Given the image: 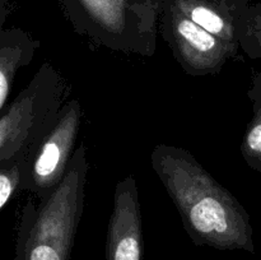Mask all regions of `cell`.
Masks as SVG:
<instances>
[{
  "label": "cell",
  "instance_id": "obj_1",
  "mask_svg": "<svg viewBox=\"0 0 261 260\" xmlns=\"http://www.w3.org/2000/svg\"><path fill=\"white\" fill-rule=\"evenodd\" d=\"M150 161L196 246L254 254L246 209L188 150L158 144Z\"/></svg>",
  "mask_w": 261,
  "mask_h": 260
},
{
  "label": "cell",
  "instance_id": "obj_2",
  "mask_svg": "<svg viewBox=\"0 0 261 260\" xmlns=\"http://www.w3.org/2000/svg\"><path fill=\"white\" fill-rule=\"evenodd\" d=\"M88 162L81 144L60 184L41 199L27 203L18 231L14 260H70L84 206Z\"/></svg>",
  "mask_w": 261,
  "mask_h": 260
},
{
  "label": "cell",
  "instance_id": "obj_3",
  "mask_svg": "<svg viewBox=\"0 0 261 260\" xmlns=\"http://www.w3.org/2000/svg\"><path fill=\"white\" fill-rule=\"evenodd\" d=\"M64 82L50 64H45L32 82L0 116V165L5 166L32 153L53 129L60 115Z\"/></svg>",
  "mask_w": 261,
  "mask_h": 260
},
{
  "label": "cell",
  "instance_id": "obj_4",
  "mask_svg": "<svg viewBox=\"0 0 261 260\" xmlns=\"http://www.w3.org/2000/svg\"><path fill=\"white\" fill-rule=\"evenodd\" d=\"M81 103L78 99L68 102L61 110L53 129L30 154L23 188L30 189L41 198L50 194L63 181L73 158L82 124Z\"/></svg>",
  "mask_w": 261,
  "mask_h": 260
},
{
  "label": "cell",
  "instance_id": "obj_5",
  "mask_svg": "<svg viewBox=\"0 0 261 260\" xmlns=\"http://www.w3.org/2000/svg\"><path fill=\"white\" fill-rule=\"evenodd\" d=\"M107 260H142L143 223L137 181L126 176L116 185L106 241Z\"/></svg>",
  "mask_w": 261,
  "mask_h": 260
},
{
  "label": "cell",
  "instance_id": "obj_6",
  "mask_svg": "<svg viewBox=\"0 0 261 260\" xmlns=\"http://www.w3.org/2000/svg\"><path fill=\"white\" fill-rule=\"evenodd\" d=\"M173 43L185 65L198 71H213L221 68L233 51L222 40L212 35L180 9L172 15Z\"/></svg>",
  "mask_w": 261,
  "mask_h": 260
},
{
  "label": "cell",
  "instance_id": "obj_7",
  "mask_svg": "<svg viewBox=\"0 0 261 260\" xmlns=\"http://www.w3.org/2000/svg\"><path fill=\"white\" fill-rule=\"evenodd\" d=\"M37 43L19 31H2L0 38V110L5 109L19 66L32 60Z\"/></svg>",
  "mask_w": 261,
  "mask_h": 260
},
{
  "label": "cell",
  "instance_id": "obj_8",
  "mask_svg": "<svg viewBox=\"0 0 261 260\" xmlns=\"http://www.w3.org/2000/svg\"><path fill=\"white\" fill-rule=\"evenodd\" d=\"M177 9L188 15L196 24L223 41L232 51L236 48L233 27L218 10L209 7L205 3L195 0H181L177 3Z\"/></svg>",
  "mask_w": 261,
  "mask_h": 260
},
{
  "label": "cell",
  "instance_id": "obj_9",
  "mask_svg": "<svg viewBox=\"0 0 261 260\" xmlns=\"http://www.w3.org/2000/svg\"><path fill=\"white\" fill-rule=\"evenodd\" d=\"M247 94L252 102L254 117L242 140L241 153L245 162L252 170L261 172V73L254 74L252 86Z\"/></svg>",
  "mask_w": 261,
  "mask_h": 260
},
{
  "label": "cell",
  "instance_id": "obj_10",
  "mask_svg": "<svg viewBox=\"0 0 261 260\" xmlns=\"http://www.w3.org/2000/svg\"><path fill=\"white\" fill-rule=\"evenodd\" d=\"M89 14L105 28L120 31L125 19V0H81Z\"/></svg>",
  "mask_w": 261,
  "mask_h": 260
},
{
  "label": "cell",
  "instance_id": "obj_11",
  "mask_svg": "<svg viewBox=\"0 0 261 260\" xmlns=\"http://www.w3.org/2000/svg\"><path fill=\"white\" fill-rule=\"evenodd\" d=\"M25 171H27L25 158L0 167V209H4L13 198L23 181Z\"/></svg>",
  "mask_w": 261,
  "mask_h": 260
},
{
  "label": "cell",
  "instance_id": "obj_12",
  "mask_svg": "<svg viewBox=\"0 0 261 260\" xmlns=\"http://www.w3.org/2000/svg\"><path fill=\"white\" fill-rule=\"evenodd\" d=\"M240 42L254 59H261V7L252 8L247 15L246 24L240 35Z\"/></svg>",
  "mask_w": 261,
  "mask_h": 260
},
{
  "label": "cell",
  "instance_id": "obj_13",
  "mask_svg": "<svg viewBox=\"0 0 261 260\" xmlns=\"http://www.w3.org/2000/svg\"><path fill=\"white\" fill-rule=\"evenodd\" d=\"M2 3V22H4V9H5V4H7V0H0Z\"/></svg>",
  "mask_w": 261,
  "mask_h": 260
}]
</instances>
